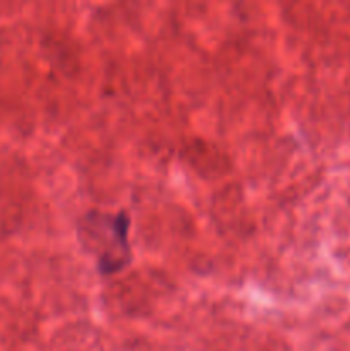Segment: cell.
<instances>
[{
  "mask_svg": "<svg viewBox=\"0 0 350 351\" xmlns=\"http://www.w3.org/2000/svg\"><path fill=\"white\" fill-rule=\"evenodd\" d=\"M129 225L130 219L124 211L117 215L89 211L79 221V240L96 257L102 273H119L130 263Z\"/></svg>",
  "mask_w": 350,
  "mask_h": 351,
  "instance_id": "1",
  "label": "cell"
}]
</instances>
